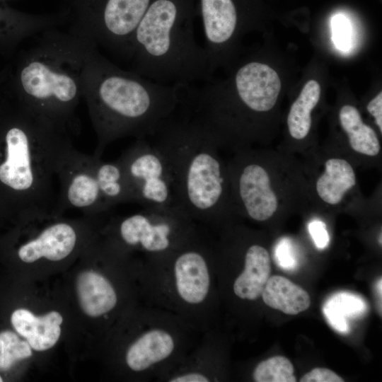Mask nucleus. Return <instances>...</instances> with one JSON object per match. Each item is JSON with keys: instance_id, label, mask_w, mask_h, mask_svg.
Here are the masks:
<instances>
[{"instance_id": "nucleus-1", "label": "nucleus", "mask_w": 382, "mask_h": 382, "mask_svg": "<svg viewBox=\"0 0 382 382\" xmlns=\"http://www.w3.org/2000/svg\"><path fill=\"white\" fill-rule=\"evenodd\" d=\"M186 84H168L122 69L91 45L81 73V94L96 136L93 156L125 137H153L180 108Z\"/></svg>"}, {"instance_id": "nucleus-2", "label": "nucleus", "mask_w": 382, "mask_h": 382, "mask_svg": "<svg viewBox=\"0 0 382 382\" xmlns=\"http://www.w3.org/2000/svg\"><path fill=\"white\" fill-rule=\"evenodd\" d=\"M179 110L153 136L173 180L175 205L199 225L218 226L234 211L227 166L211 135Z\"/></svg>"}, {"instance_id": "nucleus-3", "label": "nucleus", "mask_w": 382, "mask_h": 382, "mask_svg": "<svg viewBox=\"0 0 382 382\" xmlns=\"http://www.w3.org/2000/svg\"><path fill=\"white\" fill-rule=\"evenodd\" d=\"M137 270L146 304L178 316L201 334L217 328L216 245L200 228L175 250L144 258Z\"/></svg>"}, {"instance_id": "nucleus-4", "label": "nucleus", "mask_w": 382, "mask_h": 382, "mask_svg": "<svg viewBox=\"0 0 382 382\" xmlns=\"http://www.w3.org/2000/svg\"><path fill=\"white\" fill-rule=\"evenodd\" d=\"M71 137L21 104L6 126L0 150V185L12 193L13 209L25 219L52 214L57 160Z\"/></svg>"}, {"instance_id": "nucleus-5", "label": "nucleus", "mask_w": 382, "mask_h": 382, "mask_svg": "<svg viewBox=\"0 0 382 382\" xmlns=\"http://www.w3.org/2000/svg\"><path fill=\"white\" fill-rule=\"evenodd\" d=\"M20 64L17 84L21 104L75 136L81 94V73L92 45L71 31L52 28L39 33Z\"/></svg>"}, {"instance_id": "nucleus-6", "label": "nucleus", "mask_w": 382, "mask_h": 382, "mask_svg": "<svg viewBox=\"0 0 382 382\" xmlns=\"http://www.w3.org/2000/svg\"><path fill=\"white\" fill-rule=\"evenodd\" d=\"M195 13V0H153L132 37V71L168 84L210 79L207 52L194 35Z\"/></svg>"}, {"instance_id": "nucleus-7", "label": "nucleus", "mask_w": 382, "mask_h": 382, "mask_svg": "<svg viewBox=\"0 0 382 382\" xmlns=\"http://www.w3.org/2000/svg\"><path fill=\"white\" fill-rule=\"evenodd\" d=\"M132 317L122 363L131 374L145 381H156L182 359L201 334L178 316L147 304Z\"/></svg>"}, {"instance_id": "nucleus-8", "label": "nucleus", "mask_w": 382, "mask_h": 382, "mask_svg": "<svg viewBox=\"0 0 382 382\" xmlns=\"http://www.w3.org/2000/svg\"><path fill=\"white\" fill-rule=\"evenodd\" d=\"M198 225L178 206L148 207L111 220L107 233L109 242L120 249L151 258L183 245L198 232Z\"/></svg>"}, {"instance_id": "nucleus-9", "label": "nucleus", "mask_w": 382, "mask_h": 382, "mask_svg": "<svg viewBox=\"0 0 382 382\" xmlns=\"http://www.w3.org/2000/svg\"><path fill=\"white\" fill-rule=\"evenodd\" d=\"M153 0H89L71 32L97 49L129 59L134 31Z\"/></svg>"}, {"instance_id": "nucleus-10", "label": "nucleus", "mask_w": 382, "mask_h": 382, "mask_svg": "<svg viewBox=\"0 0 382 382\" xmlns=\"http://www.w3.org/2000/svg\"><path fill=\"white\" fill-rule=\"evenodd\" d=\"M118 160L127 175L134 203L144 208L175 205L168 163L154 143L136 139Z\"/></svg>"}, {"instance_id": "nucleus-11", "label": "nucleus", "mask_w": 382, "mask_h": 382, "mask_svg": "<svg viewBox=\"0 0 382 382\" xmlns=\"http://www.w3.org/2000/svg\"><path fill=\"white\" fill-rule=\"evenodd\" d=\"M56 177L57 196L52 214L79 209L94 217L110 210L100 195L94 170V156L76 150L71 141L59 156Z\"/></svg>"}, {"instance_id": "nucleus-12", "label": "nucleus", "mask_w": 382, "mask_h": 382, "mask_svg": "<svg viewBox=\"0 0 382 382\" xmlns=\"http://www.w3.org/2000/svg\"><path fill=\"white\" fill-rule=\"evenodd\" d=\"M227 170L234 210L255 221L270 219L277 210L278 198L260 161L252 154L241 152Z\"/></svg>"}, {"instance_id": "nucleus-13", "label": "nucleus", "mask_w": 382, "mask_h": 382, "mask_svg": "<svg viewBox=\"0 0 382 382\" xmlns=\"http://www.w3.org/2000/svg\"><path fill=\"white\" fill-rule=\"evenodd\" d=\"M195 346L156 381L163 382L220 381L224 375V344L214 328L202 333Z\"/></svg>"}, {"instance_id": "nucleus-14", "label": "nucleus", "mask_w": 382, "mask_h": 382, "mask_svg": "<svg viewBox=\"0 0 382 382\" xmlns=\"http://www.w3.org/2000/svg\"><path fill=\"white\" fill-rule=\"evenodd\" d=\"M205 50L214 70L223 59L227 45L234 37L239 23L235 0H199Z\"/></svg>"}, {"instance_id": "nucleus-15", "label": "nucleus", "mask_w": 382, "mask_h": 382, "mask_svg": "<svg viewBox=\"0 0 382 382\" xmlns=\"http://www.w3.org/2000/svg\"><path fill=\"white\" fill-rule=\"evenodd\" d=\"M50 221L37 233L21 245L18 256L24 262L33 263L45 258L57 262L68 257L79 243L78 226L71 221L57 219Z\"/></svg>"}, {"instance_id": "nucleus-16", "label": "nucleus", "mask_w": 382, "mask_h": 382, "mask_svg": "<svg viewBox=\"0 0 382 382\" xmlns=\"http://www.w3.org/2000/svg\"><path fill=\"white\" fill-rule=\"evenodd\" d=\"M271 260L265 248L256 243L243 247L241 269L229 283L219 285V295L227 291L238 301L253 302L261 297L270 277Z\"/></svg>"}, {"instance_id": "nucleus-17", "label": "nucleus", "mask_w": 382, "mask_h": 382, "mask_svg": "<svg viewBox=\"0 0 382 382\" xmlns=\"http://www.w3.org/2000/svg\"><path fill=\"white\" fill-rule=\"evenodd\" d=\"M76 291L82 310L91 317H103L108 320L120 302L115 283L96 271H86L78 275Z\"/></svg>"}, {"instance_id": "nucleus-18", "label": "nucleus", "mask_w": 382, "mask_h": 382, "mask_svg": "<svg viewBox=\"0 0 382 382\" xmlns=\"http://www.w3.org/2000/svg\"><path fill=\"white\" fill-rule=\"evenodd\" d=\"M63 318L59 313L51 311L42 316H36L30 311L19 308L11 316L15 330L36 351H45L58 341Z\"/></svg>"}, {"instance_id": "nucleus-19", "label": "nucleus", "mask_w": 382, "mask_h": 382, "mask_svg": "<svg viewBox=\"0 0 382 382\" xmlns=\"http://www.w3.org/2000/svg\"><path fill=\"white\" fill-rule=\"evenodd\" d=\"M355 172L345 159L331 158L325 163L324 171L318 178L316 189L318 197L330 205H337L356 185Z\"/></svg>"}, {"instance_id": "nucleus-20", "label": "nucleus", "mask_w": 382, "mask_h": 382, "mask_svg": "<svg viewBox=\"0 0 382 382\" xmlns=\"http://www.w3.org/2000/svg\"><path fill=\"white\" fill-rule=\"evenodd\" d=\"M94 170L102 198L109 209L123 203H134L125 170L118 160L104 161L94 156Z\"/></svg>"}, {"instance_id": "nucleus-21", "label": "nucleus", "mask_w": 382, "mask_h": 382, "mask_svg": "<svg viewBox=\"0 0 382 382\" xmlns=\"http://www.w3.org/2000/svg\"><path fill=\"white\" fill-rule=\"evenodd\" d=\"M261 298L269 307L289 315L303 312L311 305V298L306 291L279 275L270 277Z\"/></svg>"}, {"instance_id": "nucleus-22", "label": "nucleus", "mask_w": 382, "mask_h": 382, "mask_svg": "<svg viewBox=\"0 0 382 382\" xmlns=\"http://www.w3.org/2000/svg\"><path fill=\"white\" fill-rule=\"evenodd\" d=\"M340 125L348 137L351 148L357 153L367 156H376L381 151V145L375 131L366 125L359 110L345 105L339 113Z\"/></svg>"}, {"instance_id": "nucleus-23", "label": "nucleus", "mask_w": 382, "mask_h": 382, "mask_svg": "<svg viewBox=\"0 0 382 382\" xmlns=\"http://www.w3.org/2000/svg\"><path fill=\"white\" fill-rule=\"evenodd\" d=\"M320 91L319 83L315 80H310L291 106L287 125L294 139L301 140L308 135L311 125V111L318 103Z\"/></svg>"}, {"instance_id": "nucleus-24", "label": "nucleus", "mask_w": 382, "mask_h": 382, "mask_svg": "<svg viewBox=\"0 0 382 382\" xmlns=\"http://www.w3.org/2000/svg\"><path fill=\"white\" fill-rule=\"evenodd\" d=\"M366 310L367 305L361 297L347 292L335 294L323 307V313L329 323L343 333L349 330L346 318L359 317Z\"/></svg>"}, {"instance_id": "nucleus-25", "label": "nucleus", "mask_w": 382, "mask_h": 382, "mask_svg": "<svg viewBox=\"0 0 382 382\" xmlns=\"http://www.w3.org/2000/svg\"><path fill=\"white\" fill-rule=\"evenodd\" d=\"M256 382H295L294 368L285 357L274 356L259 362L252 372Z\"/></svg>"}, {"instance_id": "nucleus-26", "label": "nucleus", "mask_w": 382, "mask_h": 382, "mask_svg": "<svg viewBox=\"0 0 382 382\" xmlns=\"http://www.w3.org/2000/svg\"><path fill=\"white\" fill-rule=\"evenodd\" d=\"M31 355V347L26 340L10 330L0 332V371H7L17 361Z\"/></svg>"}, {"instance_id": "nucleus-27", "label": "nucleus", "mask_w": 382, "mask_h": 382, "mask_svg": "<svg viewBox=\"0 0 382 382\" xmlns=\"http://www.w3.org/2000/svg\"><path fill=\"white\" fill-rule=\"evenodd\" d=\"M332 40L335 45L342 50L350 46L351 26L349 21L342 14L333 16L332 21Z\"/></svg>"}, {"instance_id": "nucleus-28", "label": "nucleus", "mask_w": 382, "mask_h": 382, "mask_svg": "<svg viewBox=\"0 0 382 382\" xmlns=\"http://www.w3.org/2000/svg\"><path fill=\"white\" fill-rule=\"evenodd\" d=\"M301 382H344V379L335 372L326 368H315L304 374Z\"/></svg>"}, {"instance_id": "nucleus-29", "label": "nucleus", "mask_w": 382, "mask_h": 382, "mask_svg": "<svg viewBox=\"0 0 382 382\" xmlns=\"http://www.w3.org/2000/svg\"><path fill=\"white\" fill-rule=\"evenodd\" d=\"M308 230L318 248L324 249L328 246L330 238L326 226L323 221L316 220L311 222Z\"/></svg>"}, {"instance_id": "nucleus-30", "label": "nucleus", "mask_w": 382, "mask_h": 382, "mask_svg": "<svg viewBox=\"0 0 382 382\" xmlns=\"http://www.w3.org/2000/svg\"><path fill=\"white\" fill-rule=\"evenodd\" d=\"M277 257L279 265L286 269H292L295 266V260L288 243H281L277 248Z\"/></svg>"}, {"instance_id": "nucleus-31", "label": "nucleus", "mask_w": 382, "mask_h": 382, "mask_svg": "<svg viewBox=\"0 0 382 382\" xmlns=\"http://www.w3.org/2000/svg\"><path fill=\"white\" fill-rule=\"evenodd\" d=\"M367 110L374 117L376 123L382 133V93L381 91L367 105Z\"/></svg>"}, {"instance_id": "nucleus-32", "label": "nucleus", "mask_w": 382, "mask_h": 382, "mask_svg": "<svg viewBox=\"0 0 382 382\" xmlns=\"http://www.w3.org/2000/svg\"><path fill=\"white\" fill-rule=\"evenodd\" d=\"M3 381L2 378L0 376V382Z\"/></svg>"}]
</instances>
